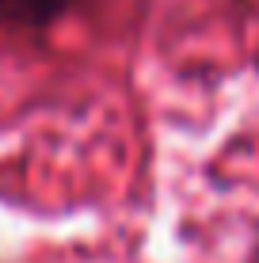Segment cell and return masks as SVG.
I'll list each match as a JSON object with an SVG mask.
<instances>
[{
    "label": "cell",
    "instance_id": "cell-1",
    "mask_svg": "<svg viewBox=\"0 0 259 263\" xmlns=\"http://www.w3.org/2000/svg\"><path fill=\"white\" fill-rule=\"evenodd\" d=\"M76 0H0V23L4 27H50L73 8Z\"/></svg>",
    "mask_w": 259,
    "mask_h": 263
}]
</instances>
